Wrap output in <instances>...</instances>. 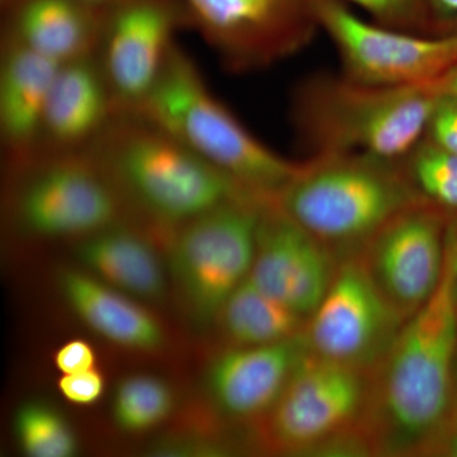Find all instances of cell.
I'll use <instances>...</instances> for the list:
<instances>
[{"label": "cell", "instance_id": "5", "mask_svg": "<svg viewBox=\"0 0 457 457\" xmlns=\"http://www.w3.org/2000/svg\"><path fill=\"white\" fill-rule=\"evenodd\" d=\"M135 110L257 196L278 197L302 165L254 137L177 44L154 88Z\"/></svg>", "mask_w": 457, "mask_h": 457}, {"label": "cell", "instance_id": "9", "mask_svg": "<svg viewBox=\"0 0 457 457\" xmlns=\"http://www.w3.org/2000/svg\"><path fill=\"white\" fill-rule=\"evenodd\" d=\"M335 45L343 75L380 87H425L457 66V31H405L365 20L338 0H309Z\"/></svg>", "mask_w": 457, "mask_h": 457}, {"label": "cell", "instance_id": "6", "mask_svg": "<svg viewBox=\"0 0 457 457\" xmlns=\"http://www.w3.org/2000/svg\"><path fill=\"white\" fill-rule=\"evenodd\" d=\"M371 372L323 359L311 350L266 417L255 441L286 456H372L365 417Z\"/></svg>", "mask_w": 457, "mask_h": 457}, {"label": "cell", "instance_id": "13", "mask_svg": "<svg viewBox=\"0 0 457 457\" xmlns=\"http://www.w3.org/2000/svg\"><path fill=\"white\" fill-rule=\"evenodd\" d=\"M446 215L420 201L398 213L361 251L370 278L404 320L431 300L444 276Z\"/></svg>", "mask_w": 457, "mask_h": 457}, {"label": "cell", "instance_id": "10", "mask_svg": "<svg viewBox=\"0 0 457 457\" xmlns=\"http://www.w3.org/2000/svg\"><path fill=\"white\" fill-rule=\"evenodd\" d=\"M196 29L231 73L262 71L302 53L319 31L309 0H183Z\"/></svg>", "mask_w": 457, "mask_h": 457}, {"label": "cell", "instance_id": "17", "mask_svg": "<svg viewBox=\"0 0 457 457\" xmlns=\"http://www.w3.org/2000/svg\"><path fill=\"white\" fill-rule=\"evenodd\" d=\"M117 112L96 56L60 66L45 110L36 150L87 149Z\"/></svg>", "mask_w": 457, "mask_h": 457}, {"label": "cell", "instance_id": "8", "mask_svg": "<svg viewBox=\"0 0 457 457\" xmlns=\"http://www.w3.org/2000/svg\"><path fill=\"white\" fill-rule=\"evenodd\" d=\"M273 198L243 195L177 227L170 267L186 308L212 323L251 275L262 212Z\"/></svg>", "mask_w": 457, "mask_h": 457}, {"label": "cell", "instance_id": "27", "mask_svg": "<svg viewBox=\"0 0 457 457\" xmlns=\"http://www.w3.org/2000/svg\"><path fill=\"white\" fill-rule=\"evenodd\" d=\"M59 390L62 395L73 404H95L104 395V376L96 369L62 375L59 380Z\"/></svg>", "mask_w": 457, "mask_h": 457}, {"label": "cell", "instance_id": "12", "mask_svg": "<svg viewBox=\"0 0 457 457\" xmlns=\"http://www.w3.org/2000/svg\"><path fill=\"white\" fill-rule=\"evenodd\" d=\"M187 27L183 0H122L108 8L95 56L117 111L143 104L176 46L174 35Z\"/></svg>", "mask_w": 457, "mask_h": 457}, {"label": "cell", "instance_id": "15", "mask_svg": "<svg viewBox=\"0 0 457 457\" xmlns=\"http://www.w3.org/2000/svg\"><path fill=\"white\" fill-rule=\"evenodd\" d=\"M306 351L303 335L276 345H228L207 370L209 398L221 416L255 426L275 405Z\"/></svg>", "mask_w": 457, "mask_h": 457}, {"label": "cell", "instance_id": "4", "mask_svg": "<svg viewBox=\"0 0 457 457\" xmlns=\"http://www.w3.org/2000/svg\"><path fill=\"white\" fill-rule=\"evenodd\" d=\"M337 260L360 254L398 213L420 203L402 163L360 154H317L275 198Z\"/></svg>", "mask_w": 457, "mask_h": 457}, {"label": "cell", "instance_id": "16", "mask_svg": "<svg viewBox=\"0 0 457 457\" xmlns=\"http://www.w3.org/2000/svg\"><path fill=\"white\" fill-rule=\"evenodd\" d=\"M108 8L79 0H13L2 5V41L59 65L95 56Z\"/></svg>", "mask_w": 457, "mask_h": 457}, {"label": "cell", "instance_id": "11", "mask_svg": "<svg viewBox=\"0 0 457 457\" xmlns=\"http://www.w3.org/2000/svg\"><path fill=\"white\" fill-rule=\"evenodd\" d=\"M404 323L370 278L361 255L353 254L338 261L303 338L317 356L371 372Z\"/></svg>", "mask_w": 457, "mask_h": 457}, {"label": "cell", "instance_id": "29", "mask_svg": "<svg viewBox=\"0 0 457 457\" xmlns=\"http://www.w3.org/2000/svg\"><path fill=\"white\" fill-rule=\"evenodd\" d=\"M422 456L457 457V396L455 404L427 445Z\"/></svg>", "mask_w": 457, "mask_h": 457}, {"label": "cell", "instance_id": "7", "mask_svg": "<svg viewBox=\"0 0 457 457\" xmlns=\"http://www.w3.org/2000/svg\"><path fill=\"white\" fill-rule=\"evenodd\" d=\"M17 176L11 215L27 234L77 239L122 222L128 206L88 149L35 150L7 159Z\"/></svg>", "mask_w": 457, "mask_h": 457}, {"label": "cell", "instance_id": "31", "mask_svg": "<svg viewBox=\"0 0 457 457\" xmlns=\"http://www.w3.org/2000/svg\"><path fill=\"white\" fill-rule=\"evenodd\" d=\"M433 89L438 95L451 96V97L457 98V66L455 69L442 77L435 84H431Z\"/></svg>", "mask_w": 457, "mask_h": 457}, {"label": "cell", "instance_id": "19", "mask_svg": "<svg viewBox=\"0 0 457 457\" xmlns=\"http://www.w3.org/2000/svg\"><path fill=\"white\" fill-rule=\"evenodd\" d=\"M59 286L71 311L107 341L143 352L156 351L163 345L164 330L158 319L129 295L92 273L62 270Z\"/></svg>", "mask_w": 457, "mask_h": 457}, {"label": "cell", "instance_id": "21", "mask_svg": "<svg viewBox=\"0 0 457 457\" xmlns=\"http://www.w3.org/2000/svg\"><path fill=\"white\" fill-rule=\"evenodd\" d=\"M216 321L228 345L254 347L299 338L308 319L262 291L248 278L228 296Z\"/></svg>", "mask_w": 457, "mask_h": 457}, {"label": "cell", "instance_id": "3", "mask_svg": "<svg viewBox=\"0 0 457 457\" xmlns=\"http://www.w3.org/2000/svg\"><path fill=\"white\" fill-rule=\"evenodd\" d=\"M437 93L431 86L380 87L345 75H312L295 89L291 117L317 154H360L402 163L427 135Z\"/></svg>", "mask_w": 457, "mask_h": 457}, {"label": "cell", "instance_id": "25", "mask_svg": "<svg viewBox=\"0 0 457 457\" xmlns=\"http://www.w3.org/2000/svg\"><path fill=\"white\" fill-rule=\"evenodd\" d=\"M354 5L380 25L405 31L441 33L425 0H338Z\"/></svg>", "mask_w": 457, "mask_h": 457}, {"label": "cell", "instance_id": "2", "mask_svg": "<svg viewBox=\"0 0 457 457\" xmlns=\"http://www.w3.org/2000/svg\"><path fill=\"white\" fill-rule=\"evenodd\" d=\"M87 149L128 209L131 204L170 227L254 195L137 110L117 111Z\"/></svg>", "mask_w": 457, "mask_h": 457}, {"label": "cell", "instance_id": "22", "mask_svg": "<svg viewBox=\"0 0 457 457\" xmlns=\"http://www.w3.org/2000/svg\"><path fill=\"white\" fill-rule=\"evenodd\" d=\"M420 200L446 215L457 212V155L425 137L402 162Z\"/></svg>", "mask_w": 457, "mask_h": 457}, {"label": "cell", "instance_id": "26", "mask_svg": "<svg viewBox=\"0 0 457 457\" xmlns=\"http://www.w3.org/2000/svg\"><path fill=\"white\" fill-rule=\"evenodd\" d=\"M426 137L457 155V98L437 96Z\"/></svg>", "mask_w": 457, "mask_h": 457}, {"label": "cell", "instance_id": "32", "mask_svg": "<svg viewBox=\"0 0 457 457\" xmlns=\"http://www.w3.org/2000/svg\"><path fill=\"white\" fill-rule=\"evenodd\" d=\"M449 237L453 249V278H455V287L457 294V227L449 224Z\"/></svg>", "mask_w": 457, "mask_h": 457}, {"label": "cell", "instance_id": "20", "mask_svg": "<svg viewBox=\"0 0 457 457\" xmlns=\"http://www.w3.org/2000/svg\"><path fill=\"white\" fill-rule=\"evenodd\" d=\"M78 260L93 276L129 296L159 302L165 276L154 248L125 221L78 240Z\"/></svg>", "mask_w": 457, "mask_h": 457}, {"label": "cell", "instance_id": "24", "mask_svg": "<svg viewBox=\"0 0 457 457\" xmlns=\"http://www.w3.org/2000/svg\"><path fill=\"white\" fill-rule=\"evenodd\" d=\"M21 449L31 457H71L78 453L73 428L55 408L42 402L25 403L14 417Z\"/></svg>", "mask_w": 457, "mask_h": 457}, {"label": "cell", "instance_id": "14", "mask_svg": "<svg viewBox=\"0 0 457 457\" xmlns=\"http://www.w3.org/2000/svg\"><path fill=\"white\" fill-rule=\"evenodd\" d=\"M338 260L278 206L262 212L249 278L270 296L309 319L335 276Z\"/></svg>", "mask_w": 457, "mask_h": 457}, {"label": "cell", "instance_id": "1", "mask_svg": "<svg viewBox=\"0 0 457 457\" xmlns=\"http://www.w3.org/2000/svg\"><path fill=\"white\" fill-rule=\"evenodd\" d=\"M457 294L453 249L437 291L405 320L370 378L365 417L372 455L422 456L456 402Z\"/></svg>", "mask_w": 457, "mask_h": 457}, {"label": "cell", "instance_id": "18", "mask_svg": "<svg viewBox=\"0 0 457 457\" xmlns=\"http://www.w3.org/2000/svg\"><path fill=\"white\" fill-rule=\"evenodd\" d=\"M60 66L26 47L2 41L0 140L5 159L37 149L47 99Z\"/></svg>", "mask_w": 457, "mask_h": 457}, {"label": "cell", "instance_id": "34", "mask_svg": "<svg viewBox=\"0 0 457 457\" xmlns=\"http://www.w3.org/2000/svg\"><path fill=\"white\" fill-rule=\"evenodd\" d=\"M455 383H456V396H457V348H456V365H455Z\"/></svg>", "mask_w": 457, "mask_h": 457}, {"label": "cell", "instance_id": "28", "mask_svg": "<svg viewBox=\"0 0 457 457\" xmlns=\"http://www.w3.org/2000/svg\"><path fill=\"white\" fill-rule=\"evenodd\" d=\"M54 362L62 375L77 374L95 369L96 353L89 343L83 339H73L56 351Z\"/></svg>", "mask_w": 457, "mask_h": 457}, {"label": "cell", "instance_id": "33", "mask_svg": "<svg viewBox=\"0 0 457 457\" xmlns=\"http://www.w3.org/2000/svg\"><path fill=\"white\" fill-rule=\"evenodd\" d=\"M11 2H13V0H0V4L4 5ZM79 2L88 3V4L93 5H99V7H112V5L122 2V0H79Z\"/></svg>", "mask_w": 457, "mask_h": 457}, {"label": "cell", "instance_id": "30", "mask_svg": "<svg viewBox=\"0 0 457 457\" xmlns=\"http://www.w3.org/2000/svg\"><path fill=\"white\" fill-rule=\"evenodd\" d=\"M441 32H451L457 25V0H425Z\"/></svg>", "mask_w": 457, "mask_h": 457}, {"label": "cell", "instance_id": "23", "mask_svg": "<svg viewBox=\"0 0 457 457\" xmlns=\"http://www.w3.org/2000/svg\"><path fill=\"white\" fill-rule=\"evenodd\" d=\"M173 407V392L163 380L150 375H134L117 385L112 416L123 431L141 433L162 425Z\"/></svg>", "mask_w": 457, "mask_h": 457}]
</instances>
